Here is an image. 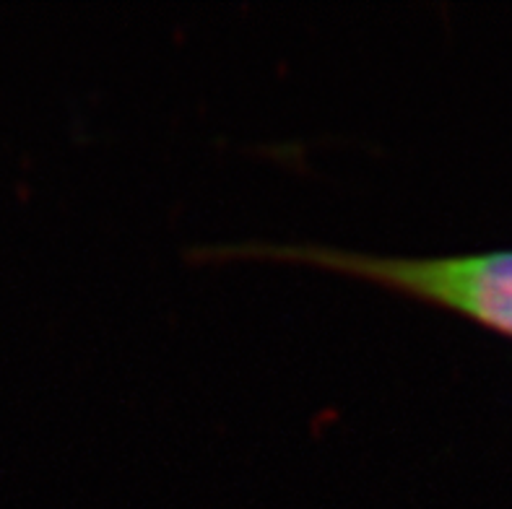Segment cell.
<instances>
[{"label":"cell","instance_id":"obj_1","mask_svg":"<svg viewBox=\"0 0 512 509\" xmlns=\"http://www.w3.org/2000/svg\"><path fill=\"white\" fill-rule=\"evenodd\" d=\"M203 260H281L341 273L367 284L461 315L481 328L512 338V250L401 258L328 245L237 242L206 245Z\"/></svg>","mask_w":512,"mask_h":509}]
</instances>
